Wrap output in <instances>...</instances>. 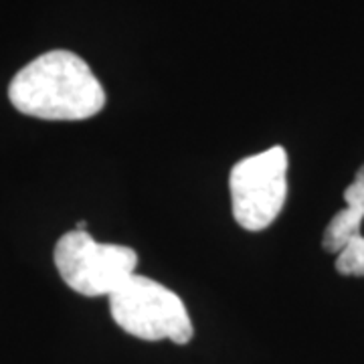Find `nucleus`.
<instances>
[{"label": "nucleus", "mask_w": 364, "mask_h": 364, "mask_svg": "<svg viewBox=\"0 0 364 364\" xmlns=\"http://www.w3.org/2000/svg\"><path fill=\"white\" fill-rule=\"evenodd\" d=\"M109 314L114 322L134 338L186 344L195 336L193 320L181 296L152 277L138 273L109 296Z\"/></svg>", "instance_id": "nucleus-2"}, {"label": "nucleus", "mask_w": 364, "mask_h": 364, "mask_svg": "<svg viewBox=\"0 0 364 364\" xmlns=\"http://www.w3.org/2000/svg\"><path fill=\"white\" fill-rule=\"evenodd\" d=\"M9 97L21 114L51 122L87 119L105 105V91L90 65L63 49L23 67L9 85Z\"/></svg>", "instance_id": "nucleus-1"}, {"label": "nucleus", "mask_w": 364, "mask_h": 364, "mask_svg": "<svg viewBox=\"0 0 364 364\" xmlns=\"http://www.w3.org/2000/svg\"><path fill=\"white\" fill-rule=\"evenodd\" d=\"M344 203L346 207L340 208L338 213L326 225L322 247L328 253H336L344 249V245L352 237L363 235L364 223V164L354 174V181L344 188Z\"/></svg>", "instance_id": "nucleus-5"}, {"label": "nucleus", "mask_w": 364, "mask_h": 364, "mask_svg": "<svg viewBox=\"0 0 364 364\" xmlns=\"http://www.w3.org/2000/svg\"><path fill=\"white\" fill-rule=\"evenodd\" d=\"M289 158L284 146L239 160L229 174L231 208L237 225L257 233L272 225L287 200Z\"/></svg>", "instance_id": "nucleus-4"}, {"label": "nucleus", "mask_w": 364, "mask_h": 364, "mask_svg": "<svg viewBox=\"0 0 364 364\" xmlns=\"http://www.w3.org/2000/svg\"><path fill=\"white\" fill-rule=\"evenodd\" d=\"M55 267L67 286L85 298H109L136 273L138 253L128 245L100 243L73 229L55 245Z\"/></svg>", "instance_id": "nucleus-3"}]
</instances>
